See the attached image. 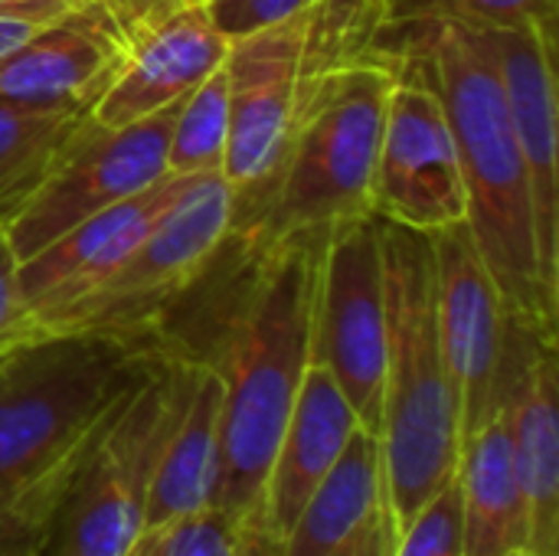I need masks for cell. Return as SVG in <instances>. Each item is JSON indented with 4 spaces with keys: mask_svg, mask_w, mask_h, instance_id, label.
Returning <instances> with one entry per match:
<instances>
[{
    "mask_svg": "<svg viewBox=\"0 0 559 556\" xmlns=\"http://www.w3.org/2000/svg\"><path fill=\"white\" fill-rule=\"evenodd\" d=\"M373 216L416 233H436L468 216L459 144L426 75L393 79L377 151Z\"/></svg>",
    "mask_w": 559,
    "mask_h": 556,
    "instance_id": "cell-11",
    "label": "cell"
},
{
    "mask_svg": "<svg viewBox=\"0 0 559 556\" xmlns=\"http://www.w3.org/2000/svg\"><path fill=\"white\" fill-rule=\"evenodd\" d=\"M193 177L167 174L147 190L75 223L59 239L33 252L16 265V292H20V318L10 334V347L33 341V334L69 301L88 292L98 279H105L128 249L167 213Z\"/></svg>",
    "mask_w": 559,
    "mask_h": 556,
    "instance_id": "cell-14",
    "label": "cell"
},
{
    "mask_svg": "<svg viewBox=\"0 0 559 556\" xmlns=\"http://www.w3.org/2000/svg\"><path fill=\"white\" fill-rule=\"evenodd\" d=\"M229 39L213 26L203 3H177L124 43V52L92 105L105 128L134 125L183 102L213 69L223 66Z\"/></svg>",
    "mask_w": 559,
    "mask_h": 556,
    "instance_id": "cell-16",
    "label": "cell"
},
{
    "mask_svg": "<svg viewBox=\"0 0 559 556\" xmlns=\"http://www.w3.org/2000/svg\"><path fill=\"white\" fill-rule=\"evenodd\" d=\"M311 360L331 374L360 426L377 436L386 374V301L377 216L337 223L321 239Z\"/></svg>",
    "mask_w": 559,
    "mask_h": 556,
    "instance_id": "cell-9",
    "label": "cell"
},
{
    "mask_svg": "<svg viewBox=\"0 0 559 556\" xmlns=\"http://www.w3.org/2000/svg\"><path fill=\"white\" fill-rule=\"evenodd\" d=\"M233 190L223 174H197L180 200L128 249V256L75 301L59 308L36 334H151L160 338L167 311L190 292L229 242Z\"/></svg>",
    "mask_w": 559,
    "mask_h": 556,
    "instance_id": "cell-6",
    "label": "cell"
},
{
    "mask_svg": "<svg viewBox=\"0 0 559 556\" xmlns=\"http://www.w3.org/2000/svg\"><path fill=\"white\" fill-rule=\"evenodd\" d=\"M43 26H46V23H43ZM36 29H39V23H29V20L0 13V56H7L10 49H16V46H20L23 39H29Z\"/></svg>",
    "mask_w": 559,
    "mask_h": 556,
    "instance_id": "cell-33",
    "label": "cell"
},
{
    "mask_svg": "<svg viewBox=\"0 0 559 556\" xmlns=\"http://www.w3.org/2000/svg\"><path fill=\"white\" fill-rule=\"evenodd\" d=\"M88 118L92 105H33L0 95V220Z\"/></svg>",
    "mask_w": 559,
    "mask_h": 556,
    "instance_id": "cell-22",
    "label": "cell"
},
{
    "mask_svg": "<svg viewBox=\"0 0 559 556\" xmlns=\"http://www.w3.org/2000/svg\"><path fill=\"white\" fill-rule=\"evenodd\" d=\"M16 256L0 229V351L10 347V334L20 318V292H16Z\"/></svg>",
    "mask_w": 559,
    "mask_h": 556,
    "instance_id": "cell-30",
    "label": "cell"
},
{
    "mask_svg": "<svg viewBox=\"0 0 559 556\" xmlns=\"http://www.w3.org/2000/svg\"><path fill=\"white\" fill-rule=\"evenodd\" d=\"M508 556H540V554H534V551H527V547H524V551H514V554H508Z\"/></svg>",
    "mask_w": 559,
    "mask_h": 556,
    "instance_id": "cell-34",
    "label": "cell"
},
{
    "mask_svg": "<svg viewBox=\"0 0 559 556\" xmlns=\"http://www.w3.org/2000/svg\"><path fill=\"white\" fill-rule=\"evenodd\" d=\"M311 10L229 39L223 59L229 88V144L223 177L233 203L249 200L272 174L298 111L311 56Z\"/></svg>",
    "mask_w": 559,
    "mask_h": 556,
    "instance_id": "cell-12",
    "label": "cell"
},
{
    "mask_svg": "<svg viewBox=\"0 0 559 556\" xmlns=\"http://www.w3.org/2000/svg\"><path fill=\"white\" fill-rule=\"evenodd\" d=\"M164 360L151 334H46L0 360V556H43L95 436Z\"/></svg>",
    "mask_w": 559,
    "mask_h": 556,
    "instance_id": "cell-1",
    "label": "cell"
},
{
    "mask_svg": "<svg viewBox=\"0 0 559 556\" xmlns=\"http://www.w3.org/2000/svg\"><path fill=\"white\" fill-rule=\"evenodd\" d=\"M475 29L498 69L511 128L527 170L540 272L550 295L559 298V102L554 23Z\"/></svg>",
    "mask_w": 559,
    "mask_h": 556,
    "instance_id": "cell-13",
    "label": "cell"
},
{
    "mask_svg": "<svg viewBox=\"0 0 559 556\" xmlns=\"http://www.w3.org/2000/svg\"><path fill=\"white\" fill-rule=\"evenodd\" d=\"M79 10V0H0V13L20 16L29 23H52L66 13Z\"/></svg>",
    "mask_w": 559,
    "mask_h": 556,
    "instance_id": "cell-32",
    "label": "cell"
},
{
    "mask_svg": "<svg viewBox=\"0 0 559 556\" xmlns=\"http://www.w3.org/2000/svg\"><path fill=\"white\" fill-rule=\"evenodd\" d=\"M383 508L386 478L380 442L370 429H357L334 469L301 505L295 524L282 537V551L285 556H331Z\"/></svg>",
    "mask_w": 559,
    "mask_h": 556,
    "instance_id": "cell-21",
    "label": "cell"
},
{
    "mask_svg": "<svg viewBox=\"0 0 559 556\" xmlns=\"http://www.w3.org/2000/svg\"><path fill=\"white\" fill-rule=\"evenodd\" d=\"M432 239V275H436V324L442 357L459 397L462 442L498 416L511 318L501 305L498 285L472 239L468 223H452Z\"/></svg>",
    "mask_w": 559,
    "mask_h": 556,
    "instance_id": "cell-10",
    "label": "cell"
},
{
    "mask_svg": "<svg viewBox=\"0 0 559 556\" xmlns=\"http://www.w3.org/2000/svg\"><path fill=\"white\" fill-rule=\"evenodd\" d=\"M121 52L118 29L98 10L79 7L0 56V95L33 105H95Z\"/></svg>",
    "mask_w": 559,
    "mask_h": 556,
    "instance_id": "cell-18",
    "label": "cell"
},
{
    "mask_svg": "<svg viewBox=\"0 0 559 556\" xmlns=\"http://www.w3.org/2000/svg\"><path fill=\"white\" fill-rule=\"evenodd\" d=\"M242 521L210 505L151 528H141L124 556H233Z\"/></svg>",
    "mask_w": 559,
    "mask_h": 556,
    "instance_id": "cell-24",
    "label": "cell"
},
{
    "mask_svg": "<svg viewBox=\"0 0 559 556\" xmlns=\"http://www.w3.org/2000/svg\"><path fill=\"white\" fill-rule=\"evenodd\" d=\"M396 72L341 59L305 72L282 154L265 184L233 203L229 239L239 256H262L337 223L373 216V174L386 98Z\"/></svg>",
    "mask_w": 559,
    "mask_h": 556,
    "instance_id": "cell-4",
    "label": "cell"
},
{
    "mask_svg": "<svg viewBox=\"0 0 559 556\" xmlns=\"http://www.w3.org/2000/svg\"><path fill=\"white\" fill-rule=\"evenodd\" d=\"M177 105L121 128H105L88 118L0 220L16 262L29 259L75 223L167 177L164 151Z\"/></svg>",
    "mask_w": 559,
    "mask_h": 556,
    "instance_id": "cell-8",
    "label": "cell"
},
{
    "mask_svg": "<svg viewBox=\"0 0 559 556\" xmlns=\"http://www.w3.org/2000/svg\"><path fill=\"white\" fill-rule=\"evenodd\" d=\"M390 556H465L462 495L455 478L396 528Z\"/></svg>",
    "mask_w": 559,
    "mask_h": 556,
    "instance_id": "cell-25",
    "label": "cell"
},
{
    "mask_svg": "<svg viewBox=\"0 0 559 556\" xmlns=\"http://www.w3.org/2000/svg\"><path fill=\"white\" fill-rule=\"evenodd\" d=\"M364 429L341 387L321 364H308L295 410L278 439L272 472L262 495V518L272 534L285 537L308 495L334 469L350 436Z\"/></svg>",
    "mask_w": 559,
    "mask_h": 556,
    "instance_id": "cell-19",
    "label": "cell"
},
{
    "mask_svg": "<svg viewBox=\"0 0 559 556\" xmlns=\"http://www.w3.org/2000/svg\"><path fill=\"white\" fill-rule=\"evenodd\" d=\"M393 541H396V524H393L390 511L383 508L331 556H390L393 554Z\"/></svg>",
    "mask_w": 559,
    "mask_h": 556,
    "instance_id": "cell-29",
    "label": "cell"
},
{
    "mask_svg": "<svg viewBox=\"0 0 559 556\" xmlns=\"http://www.w3.org/2000/svg\"><path fill=\"white\" fill-rule=\"evenodd\" d=\"M200 3L206 7L213 26L226 39H239L272 23H282L321 0H200Z\"/></svg>",
    "mask_w": 559,
    "mask_h": 556,
    "instance_id": "cell-26",
    "label": "cell"
},
{
    "mask_svg": "<svg viewBox=\"0 0 559 556\" xmlns=\"http://www.w3.org/2000/svg\"><path fill=\"white\" fill-rule=\"evenodd\" d=\"M174 406L157 452L144 528L216 505L219 482V377L206 360L170 354Z\"/></svg>",
    "mask_w": 559,
    "mask_h": 556,
    "instance_id": "cell-17",
    "label": "cell"
},
{
    "mask_svg": "<svg viewBox=\"0 0 559 556\" xmlns=\"http://www.w3.org/2000/svg\"><path fill=\"white\" fill-rule=\"evenodd\" d=\"M419 66L445 105L468 197L465 223L508 318L557 334L559 298L540 272L527 170L488 46L472 23L439 13Z\"/></svg>",
    "mask_w": 559,
    "mask_h": 556,
    "instance_id": "cell-3",
    "label": "cell"
},
{
    "mask_svg": "<svg viewBox=\"0 0 559 556\" xmlns=\"http://www.w3.org/2000/svg\"><path fill=\"white\" fill-rule=\"evenodd\" d=\"M452 16L472 26H527V23H557V0H449Z\"/></svg>",
    "mask_w": 559,
    "mask_h": 556,
    "instance_id": "cell-27",
    "label": "cell"
},
{
    "mask_svg": "<svg viewBox=\"0 0 559 556\" xmlns=\"http://www.w3.org/2000/svg\"><path fill=\"white\" fill-rule=\"evenodd\" d=\"M455 482L462 495L465 556H508L527 547V508L501 416H491L462 442Z\"/></svg>",
    "mask_w": 559,
    "mask_h": 556,
    "instance_id": "cell-20",
    "label": "cell"
},
{
    "mask_svg": "<svg viewBox=\"0 0 559 556\" xmlns=\"http://www.w3.org/2000/svg\"><path fill=\"white\" fill-rule=\"evenodd\" d=\"M174 406L164 360L131 390L85 452L56 511L43 556H124L144 528L157 452Z\"/></svg>",
    "mask_w": 559,
    "mask_h": 556,
    "instance_id": "cell-7",
    "label": "cell"
},
{
    "mask_svg": "<svg viewBox=\"0 0 559 556\" xmlns=\"http://www.w3.org/2000/svg\"><path fill=\"white\" fill-rule=\"evenodd\" d=\"M7 351H10V347H7ZM7 351H0V360H3V354H7Z\"/></svg>",
    "mask_w": 559,
    "mask_h": 556,
    "instance_id": "cell-35",
    "label": "cell"
},
{
    "mask_svg": "<svg viewBox=\"0 0 559 556\" xmlns=\"http://www.w3.org/2000/svg\"><path fill=\"white\" fill-rule=\"evenodd\" d=\"M386 374L377 442L383 456L386 508L400 528L459 472L462 416L436 324L432 239L380 220Z\"/></svg>",
    "mask_w": 559,
    "mask_h": 556,
    "instance_id": "cell-5",
    "label": "cell"
},
{
    "mask_svg": "<svg viewBox=\"0 0 559 556\" xmlns=\"http://www.w3.org/2000/svg\"><path fill=\"white\" fill-rule=\"evenodd\" d=\"M229 144V88L226 69H213L180 105L167 134V174L197 177L223 174Z\"/></svg>",
    "mask_w": 559,
    "mask_h": 556,
    "instance_id": "cell-23",
    "label": "cell"
},
{
    "mask_svg": "<svg viewBox=\"0 0 559 556\" xmlns=\"http://www.w3.org/2000/svg\"><path fill=\"white\" fill-rule=\"evenodd\" d=\"M190 3H200V0H190Z\"/></svg>",
    "mask_w": 559,
    "mask_h": 556,
    "instance_id": "cell-36",
    "label": "cell"
},
{
    "mask_svg": "<svg viewBox=\"0 0 559 556\" xmlns=\"http://www.w3.org/2000/svg\"><path fill=\"white\" fill-rule=\"evenodd\" d=\"M321 236L239 256L246 282L223 308L213 341L193 357L219 377L216 505L246 521L265 495L272 459L311 364Z\"/></svg>",
    "mask_w": 559,
    "mask_h": 556,
    "instance_id": "cell-2",
    "label": "cell"
},
{
    "mask_svg": "<svg viewBox=\"0 0 559 556\" xmlns=\"http://www.w3.org/2000/svg\"><path fill=\"white\" fill-rule=\"evenodd\" d=\"M233 556H285L282 537L272 534V528L262 518V505L242 521V531H239V541L233 547Z\"/></svg>",
    "mask_w": 559,
    "mask_h": 556,
    "instance_id": "cell-31",
    "label": "cell"
},
{
    "mask_svg": "<svg viewBox=\"0 0 559 556\" xmlns=\"http://www.w3.org/2000/svg\"><path fill=\"white\" fill-rule=\"evenodd\" d=\"M183 0H79V7H92L98 10L115 29L118 36L128 43L134 33H141L147 23L160 20L167 10H174Z\"/></svg>",
    "mask_w": 559,
    "mask_h": 556,
    "instance_id": "cell-28",
    "label": "cell"
},
{
    "mask_svg": "<svg viewBox=\"0 0 559 556\" xmlns=\"http://www.w3.org/2000/svg\"><path fill=\"white\" fill-rule=\"evenodd\" d=\"M498 416L527 508V547L559 556V370L557 334L511 321L508 377Z\"/></svg>",
    "mask_w": 559,
    "mask_h": 556,
    "instance_id": "cell-15",
    "label": "cell"
}]
</instances>
